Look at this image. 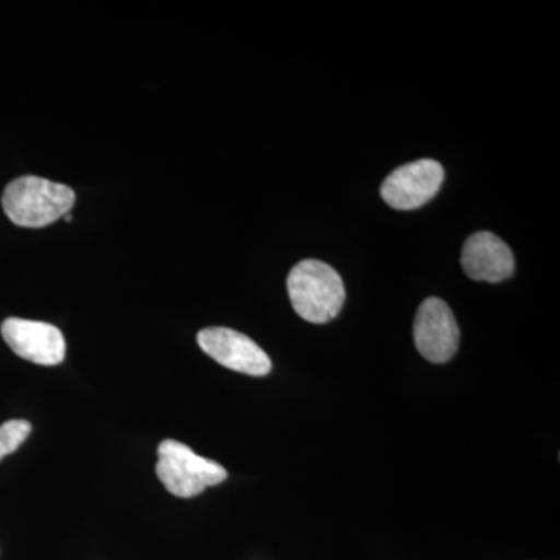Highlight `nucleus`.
<instances>
[{
    "instance_id": "7",
    "label": "nucleus",
    "mask_w": 560,
    "mask_h": 560,
    "mask_svg": "<svg viewBox=\"0 0 560 560\" xmlns=\"http://www.w3.org/2000/svg\"><path fill=\"white\" fill-rule=\"evenodd\" d=\"M2 337L18 357L32 363L57 366L65 361V337L61 330L51 324L9 318L3 320Z\"/></svg>"
},
{
    "instance_id": "9",
    "label": "nucleus",
    "mask_w": 560,
    "mask_h": 560,
    "mask_svg": "<svg viewBox=\"0 0 560 560\" xmlns=\"http://www.w3.org/2000/svg\"><path fill=\"white\" fill-rule=\"evenodd\" d=\"M32 423L28 420L13 419L0 425V460L24 444L31 436Z\"/></svg>"
},
{
    "instance_id": "6",
    "label": "nucleus",
    "mask_w": 560,
    "mask_h": 560,
    "mask_svg": "<svg viewBox=\"0 0 560 560\" xmlns=\"http://www.w3.org/2000/svg\"><path fill=\"white\" fill-rule=\"evenodd\" d=\"M444 183V167L438 161L420 160L401 165L382 186L383 200L397 210L422 208L436 197Z\"/></svg>"
},
{
    "instance_id": "8",
    "label": "nucleus",
    "mask_w": 560,
    "mask_h": 560,
    "mask_svg": "<svg viewBox=\"0 0 560 560\" xmlns=\"http://www.w3.org/2000/svg\"><path fill=\"white\" fill-rule=\"evenodd\" d=\"M460 265L477 282L499 283L514 275L515 260L510 246L492 232L470 235L463 246Z\"/></svg>"
},
{
    "instance_id": "1",
    "label": "nucleus",
    "mask_w": 560,
    "mask_h": 560,
    "mask_svg": "<svg viewBox=\"0 0 560 560\" xmlns=\"http://www.w3.org/2000/svg\"><path fill=\"white\" fill-rule=\"evenodd\" d=\"M287 289L294 312L313 324L337 318L346 301L341 276L320 260L300 261L290 271Z\"/></svg>"
},
{
    "instance_id": "2",
    "label": "nucleus",
    "mask_w": 560,
    "mask_h": 560,
    "mask_svg": "<svg viewBox=\"0 0 560 560\" xmlns=\"http://www.w3.org/2000/svg\"><path fill=\"white\" fill-rule=\"evenodd\" d=\"M75 202V191L65 184L22 176L11 180L2 195L9 219L22 228H44L68 215Z\"/></svg>"
},
{
    "instance_id": "4",
    "label": "nucleus",
    "mask_w": 560,
    "mask_h": 560,
    "mask_svg": "<svg viewBox=\"0 0 560 560\" xmlns=\"http://www.w3.org/2000/svg\"><path fill=\"white\" fill-rule=\"evenodd\" d=\"M197 341L202 352L228 370L253 377H264L271 372L272 364L267 352L241 331L209 327L198 334Z\"/></svg>"
},
{
    "instance_id": "5",
    "label": "nucleus",
    "mask_w": 560,
    "mask_h": 560,
    "mask_svg": "<svg viewBox=\"0 0 560 560\" xmlns=\"http://www.w3.org/2000/svg\"><path fill=\"white\" fill-rule=\"evenodd\" d=\"M415 342L423 359L445 363L459 346V327L447 302L429 298L420 305L415 319Z\"/></svg>"
},
{
    "instance_id": "3",
    "label": "nucleus",
    "mask_w": 560,
    "mask_h": 560,
    "mask_svg": "<svg viewBox=\"0 0 560 560\" xmlns=\"http://www.w3.org/2000/svg\"><path fill=\"white\" fill-rule=\"evenodd\" d=\"M156 475L164 488L178 499L200 495L228 478L221 464L202 458L183 442L173 440L162 441L158 447Z\"/></svg>"
}]
</instances>
